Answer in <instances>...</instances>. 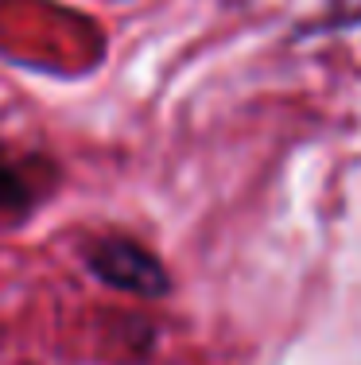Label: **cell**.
Listing matches in <instances>:
<instances>
[{
	"instance_id": "obj_2",
	"label": "cell",
	"mask_w": 361,
	"mask_h": 365,
	"mask_svg": "<svg viewBox=\"0 0 361 365\" xmlns=\"http://www.w3.org/2000/svg\"><path fill=\"white\" fill-rule=\"evenodd\" d=\"M39 202V190L31 175L16 160L0 155V222H20L31 214V206Z\"/></svg>"
},
{
	"instance_id": "obj_1",
	"label": "cell",
	"mask_w": 361,
	"mask_h": 365,
	"mask_svg": "<svg viewBox=\"0 0 361 365\" xmlns=\"http://www.w3.org/2000/svg\"><path fill=\"white\" fill-rule=\"evenodd\" d=\"M82 260L93 280L113 292L136 295V299H163L171 292L167 264L132 237H98L85 245Z\"/></svg>"
},
{
	"instance_id": "obj_3",
	"label": "cell",
	"mask_w": 361,
	"mask_h": 365,
	"mask_svg": "<svg viewBox=\"0 0 361 365\" xmlns=\"http://www.w3.org/2000/svg\"><path fill=\"white\" fill-rule=\"evenodd\" d=\"M357 20H361V0H330L319 28H311V31H338V28H350Z\"/></svg>"
}]
</instances>
